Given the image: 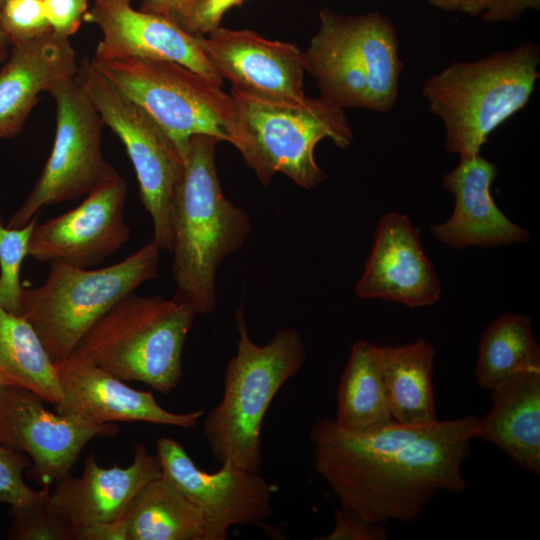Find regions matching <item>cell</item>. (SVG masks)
I'll list each match as a JSON object with an SVG mask.
<instances>
[{"mask_svg":"<svg viewBox=\"0 0 540 540\" xmlns=\"http://www.w3.org/2000/svg\"><path fill=\"white\" fill-rule=\"evenodd\" d=\"M479 418L468 415L418 426L396 422L370 432L341 428L323 418L310 430L316 472L340 507L373 522L417 521L440 492L468 488L462 465Z\"/></svg>","mask_w":540,"mask_h":540,"instance_id":"1","label":"cell"},{"mask_svg":"<svg viewBox=\"0 0 540 540\" xmlns=\"http://www.w3.org/2000/svg\"><path fill=\"white\" fill-rule=\"evenodd\" d=\"M219 139L193 135L171 209L174 299L197 314L216 309V272L237 252L250 231L248 214L224 195L215 163Z\"/></svg>","mask_w":540,"mask_h":540,"instance_id":"2","label":"cell"},{"mask_svg":"<svg viewBox=\"0 0 540 540\" xmlns=\"http://www.w3.org/2000/svg\"><path fill=\"white\" fill-rule=\"evenodd\" d=\"M230 95L234 116L226 127L227 142L236 147L263 185L282 173L298 186L313 189L327 178L314 157L317 143L330 138L346 149L353 141L344 109L322 97L289 101L235 87Z\"/></svg>","mask_w":540,"mask_h":540,"instance_id":"3","label":"cell"},{"mask_svg":"<svg viewBox=\"0 0 540 540\" xmlns=\"http://www.w3.org/2000/svg\"><path fill=\"white\" fill-rule=\"evenodd\" d=\"M237 347L224 374L223 395L203 421V434L213 458L230 460L258 473L262 464L261 427L281 387L306 359L301 334L294 328L275 331L265 345L254 343L242 307L237 310Z\"/></svg>","mask_w":540,"mask_h":540,"instance_id":"4","label":"cell"},{"mask_svg":"<svg viewBox=\"0 0 540 540\" xmlns=\"http://www.w3.org/2000/svg\"><path fill=\"white\" fill-rule=\"evenodd\" d=\"M539 47L526 42L472 62H454L423 83L432 113L445 127V148L460 157L479 154L489 135L529 101Z\"/></svg>","mask_w":540,"mask_h":540,"instance_id":"5","label":"cell"},{"mask_svg":"<svg viewBox=\"0 0 540 540\" xmlns=\"http://www.w3.org/2000/svg\"><path fill=\"white\" fill-rule=\"evenodd\" d=\"M196 315L173 297L131 293L89 329L71 355L168 394L182 378L183 348Z\"/></svg>","mask_w":540,"mask_h":540,"instance_id":"6","label":"cell"},{"mask_svg":"<svg viewBox=\"0 0 540 540\" xmlns=\"http://www.w3.org/2000/svg\"><path fill=\"white\" fill-rule=\"evenodd\" d=\"M319 19L303 58L321 97L343 109H392L403 64L389 18L378 12L342 15L325 8Z\"/></svg>","mask_w":540,"mask_h":540,"instance_id":"7","label":"cell"},{"mask_svg":"<svg viewBox=\"0 0 540 540\" xmlns=\"http://www.w3.org/2000/svg\"><path fill=\"white\" fill-rule=\"evenodd\" d=\"M160 250L151 241L98 269L51 261L43 284L23 286L19 315L34 328L52 361L60 363L111 307L158 276Z\"/></svg>","mask_w":540,"mask_h":540,"instance_id":"8","label":"cell"},{"mask_svg":"<svg viewBox=\"0 0 540 540\" xmlns=\"http://www.w3.org/2000/svg\"><path fill=\"white\" fill-rule=\"evenodd\" d=\"M91 62L164 129L182 158L193 135L227 142L233 98L195 71L175 62L142 57Z\"/></svg>","mask_w":540,"mask_h":540,"instance_id":"9","label":"cell"},{"mask_svg":"<svg viewBox=\"0 0 540 540\" xmlns=\"http://www.w3.org/2000/svg\"><path fill=\"white\" fill-rule=\"evenodd\" d=\"M76 80L96 107L104 125L120 139L134 167L139 195L153 223V242L171 251V209L184 161L164 129L85 58Z\"/></svg>","mask_w":540,"mask_h":540,"instance_id":"10","label":"cell"},{"mask_svg":"<svg viewBox=\"0 0 540 540\" xmlns=\"http://www.w3.org/2000/svg\"><path fill=\"white\" fill-rule=\"evenodd\" d=\"M46 92L56 104V132L40 177L7 222L20 228L46 206L77 199L119 174L102 152L103 121L75 78L50 85Z\"/></svg>","mask_w":540,"mask_h":540,"instance_id":"11","label":"cell"},{"mask_svg":"<svg viewBox=\"0 0 540 540\" xmlns=\"http://www.w3.org/2000/svg\"><path fill=\"white\" fill-rule=\"evenodd\" d=\"M45 400L20 386L0 390V444L25 453L35 476L50 486L70 473L84 446L96 437H115L119 426L53 413Z\"/></svg>","mask_w":540,"mask_h":540,"instance_id":"12","label":"cell"},{"mask_svg":"<svg viewBox=\"0 0 540 540\" xmlns=\"http://www.w3.org/2000/svg\"><path fill=\"white\" fill-rule=\"evenodd\" d=\"M162 474L203 514L207 540H225L232 526L261 524L273 514L274 488L255 472L230 460L209 473L199 469L176 440L161 437L156 443Z\"/></svg>","mask_w":540,"mask_h":540,"instance_id":"13","label":"cell"},{"mask_svg":"<svg viewBox=\"0 0 540 540\" xmlns=\"http://www.w3.org/2000/svg\"><path fill=\"white\" fill-rule=\"evenodd\" d=\"M127 183L118 175L100 185L75 208L43 223L31 233L28 256L38 262L62 261L92 268L130 238L124 219Z\"/></svg>","mask_w":540,"mask_h":540,"instance_id":"14","label":"cell"},{"mask_svg":"<svg viewBox=\"0 0 540 540\" xmlns=\"http://www.w3.org/2000/svg\"><path fill=\"white\" fill-rule=\"evenodd\" d=\"M83 20L102 32L93 60L112 61L132 57L181 64L217 86L224 79L205 56L197 35L176 23L142 10L126 0H95Z\"/></svg>","mask_w":540,"mask_h":540,"instance_id":"15","label":"cell"},{"mask_svg":"<svg viewBox=\"0 0 540 540\" xmlns=\"http://www.w3.org/2000/svg\"><path fill=\"white\" fill-rule=\"evenodd\" d=\"M198 42L219 75L256 96L299 101L304 94V58L296 44L269 40L248 29L219 27Z\"/></svg>","mask_w":540,"mask_h":540,"instance_id":"16","label":"cell"},{"mask_svg":"<svg viewBox=\"0 0 540 540\" xmlns=\"http://www.w3.org/2000/svg\"><path fill=\"white\" fill-rule=\"evenodd\" d=\"M354 291L361 299L389 300L412 308L439 300V277L424 252L419 230L406 215L389 212L381 217Z\"/></svg>","mask_w":540,"mask_h":540,"instance_id":"17","label":"cell"},{"mask_svg":"<svg viewBox=\"0 0 540 540\" xmlns=\"http://www.w3.org/2000/svg\"><path fill=\"white\" fill-rule=\"evenodd\" d=\"M62 393L56 412L90 422H148L194 428L204 415L201 408L174 413L160 406L151 392L136 390L93 363L70 355L55 364Z\"/></svg>","mask_w":540,"mask_h":540,"instance_id":"18","label":"cell"},{"mask_svg":"<svg viewBox=\"0 0 540 540\" xmlns=\"http://www.w3.org/2000/svg\"><path fill=\"white\" fill-rule=\"evenodd\" d=\"M161 475L158 458L141 444L124 468H103L90 454L80 476L69 473L50 490L49 503L78 533L81 528L123 518L141 489Z\"/></svg>","mask_w":540,"mask_h":540,"instance_id":"19","label":"cell"},{"mask_svg":"<svg viewBox=\"0 0 540 540\" xmlns=\"http://www.w3.org/2000/svg\"><path fill=\"white\" fill-rule=\"evenodd\" d=\"M497 166L480 156L460 157L443 179L455 197L452 215L430 226L436 240L453 248L495 247L529 241V232L511 221L494 202L490 187Z\"/></svg>","mask_w":540,"mask_h":540,"instance_id":"20","label":"cell"},{"mask_svg":"<svg viewBox=\"0 0 540 540\" xmlns=\"http://www.w3.org/2000/svg\"><path fill=\"white\" fill-rule=\"evenodd\" d=\"M10 52L0 70V140L22 131L40 93L79 71L69 38L53 31L13 44Z\"/></svg>","mask_w":540,"mask_h":540,"instance_id":"21","label":"cell"},{"mask_svg":"<svg viewBox=\"0 0 540 540\" xmlns=\"http://www.w3.org/2000/svg\"><path fill=\"white\" fill-rule=\"evenodd\" d=\"M492 408L475 438L492 443L520 468L540 475V366L514 372L491 390Z\"/></svg>","mask_w":540,"mask_h":540,"instance_id":"22","label":"cell"},{"mask_svg":"<svg viewBox=\"0 0 540 540\" xmlns=\"http://www.w3.org/2000/svg\"><path fill=\"white\" fill-rule=\"evenodd\" d=\"M380 348L384 383L394 422L407 426L436 422L434 346L419 339L405 345Z\"/></svg>","mask_w":540,"mask_h":540,"instance_id":"23","label":"cell"},{"mask_svg":"<svg viewBox=\"0 0 540 540\" xmlns=\"http://www.w3.org/2000/svg\"><path fill=\"white\" fill-rule=\"evenodd\" d=\"M336 398L334 420L343 429L370 432L394 423L384 383L380 345L365 340L352 345Z\"/></svg>","mask_w":540,"mask_h":540,"instance_id":"24","label":"cell"},{"mask_svg":"<svg viewBox=\"0 0 540 540\" xmlns=\"http://www.w3.org/2000/svg\"><path fill=\"white\" fill-rule=\"evenodd\" d=\"M124 520L126 540H207L202 512L163 474L141 489Z\"/></svg>","mask_w":540,"mask_h":540,"instance_id":"25","label":"cell"},{"mask_svg":"<svg viewBox=\"0 0 540 540\" xmlns=\"http://www.w3.org/2000/svg\"><path fill=\"white\" fill-rule=\"evenodd\" d=\"M536 366L540 347L529 316L505 313L483 332L475 368L480 387L491 390L510 374Z\"/></svg>","mask_w":540,"mask_h":540,"instance_id":"26","label":"cell"},{"mask_svg":"<svg viewBox=\"0 0 540 540\" xmlns=\"http://www.w3.org/2000/svg\"><path fill=\"white\" fill-rule=\"evenodd\" d=\"M0 355L17 386L58 405L62 393L55 363L31 324L0 306Z\"/></svg>","mask_w":540,"mask_h":540,"instance_id":"27","label":"cell"},{"mask_svg":"<svg viewBox=\"0 0 540 540\" xmlns=\"http://www.w3.org/2000/svg\"><path fill=\"white\" fill-rule=\"evenodd\" d=\"M38 216L20 228L8 227L0 214V306L19 315L23 285L20 272Z\"/></svg>","mask_w":540,"mask_h":540,"instance_id":"28","label":"cell"},{"mask_svg":"<svg viewBox=\"0 0 540 540\" xmlns=\"http://www.w3.org/2000/svg\"><path fill=\"white\" fill-rule=\"evenodd\" d=\"M50 493V492H49ZM13 523L8 533L14 540H77V533L50 506L45 497L10 509Z\"/></svg>","mask_w":540,"mask_h":540,"instance_id":"29","label":"cell"},{"mask_svg":"<svg viewBox=\"0 0 540 540\" xmlns=\"http://www.w3.org/2000/svg\"><path fill=\"white\" fill-rule=\"evenodd\" d=\"M0 23L11 45L52 31L43 0H5L0 7Z\"/></svg>","mask_w":540,"mask_h":540,"instance_id":"30","label":"cell"},{"mask_svg":"<svg viewBox=\"0 0 540 540\" xmlns=\"http://www.w3.org/2000/svg\"><path fill=\"white\" fill-rule=\"evenodd\" d=\"M27 468H32L28 455L0 444V503L21 506L49 494V486L35 490L24 482L22 473Z\"/></svg>","mask_w":540,"mask_h":540,"instance_id":"31","label":"cell"},{"mask_svg":"<svg viewBox=\"0 0 540 540\" xmlns=\"http://www.w3.org/2000/svg\"><path fill=\"white\" fill-rule=\"evenodd\" d=\"M334 527L317 540H387L384 523L366 519L357 511L340 507L334 512Z\"/></svg>","mask_w":540,"mask_h":540,"instance_id":"32","label":"cell"},{"mask_svg":"<svg viewBox=\"0 0 540 540\" xmlns=\"http://www.w3.org/2000/svg\"><path fill=\"white\" fill-rule=\"evenodd\" d=\"M527 9L539 10L540 0H462L460 12L486 22L513 21Z\"/></svg>","mask_w":540,"mask_h":540,"instance_id":"33","label":"cell"},{"mask_svg":"<svg viewBox=\"0 0 540 540\" xmlns=\"http://www.w3.org/2000/svg\"><path fill=\"white\" fill-rule=\"evenodd\" d=\"M88 2L89 0H43L51 30L68 38L77 32L88 10Z\"/></svg>","mask_w":540,"mask_h":540,"instance_id":"34","label":"cell"},{"mask_svg":"<svg viewBox=\"0 0 540 540\" xmlns=\"http://www.w3.org/2000/svg\"><path fill=\"white\" fill-rule=\"evenodd\" d=\"M244 0H199L192 10L183 29L187 32L205 36L218 29L224 14Z\"/></svg>","mask_w":540,"mask_h":540,"instance_id":"35","label":"cell"},{"mask_svg":"<svg viewBox=\"0 0 540 540\" xmlns=\"http://www.w3.org/2000/svg\"><path fill=\"white\" fill-rule=\"evenodd\" d=\"M199 0H142L140 10L164 17L184 27Z\"/></svg>","mask_w":540,"mask_h":540,"instance_id":"36","label":"cell"},{"mask_svg":"<svg viewBox=\"0 0 540 540\" xmlns=\"http://www.w3.org/2000/svg\"><path fill=\"white\" fill-rule=\"evenodd\" d=\"M77 540H126L124 517L81 528L78 530Z\"/></svg>","mask_w":540,"mask_h":540,"instance_id":"37","label":"cell"},{"mask_svg":"<svg viewBox=\"0 0 540 540\" xmlns=\"http://www.w3.org/2000/svg\"><path fill=\"white\" fill-rule=\"evenodd\" d=\"M431 5L446 10L460 12L462 0H427Z\"/></svg>","mask_w":540,"mask_h":540,"instance_id":"38","label":"cell"},{"mask_svg":"<svg viewBox=\"0 0 540 540\" xmlns=\"http://www.w3.org/2000/svg\"><path fill=\"white\" fill-rule=\"evenodd\" d=\"M10 48V39L8 38L0 23V61L7 59Z\"/></svg>","mask_w":540,"mask_h":540,"instance_id":"39","label":"cell"},{"mask_svg":"<svg viewBox=\"0 0 540 540\" xmlns=\"http://www.w3.org/2000/svg\"><path fill=\"white\" fill-rule=\"evenodd\" d=\"M4 1H5V0H0V7H1V5L3 4Z\"/></svg>","mask_w":540,"mask_h":540,"instance_id":"40","label":"cell"},{"mask_svg":"<svg viewBox=\"0 0 540 540\" xmlns=\"http://www.w3.org/2000/svg\"><path fill=\"white\" fill-rule=\"evenodd\" d=\"M126 1H130V2H131V0H126Z\"/></svg>","mask_w":540,"mask_h":540,"instance_id":"41","label":"cell"}]
</instances>
